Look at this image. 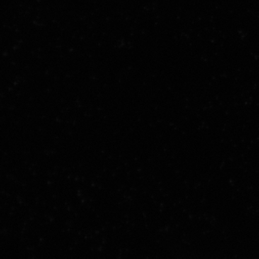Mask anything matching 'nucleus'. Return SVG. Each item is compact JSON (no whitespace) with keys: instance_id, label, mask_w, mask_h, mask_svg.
Instances as JSON below:
<instances>
[]
</instances>
